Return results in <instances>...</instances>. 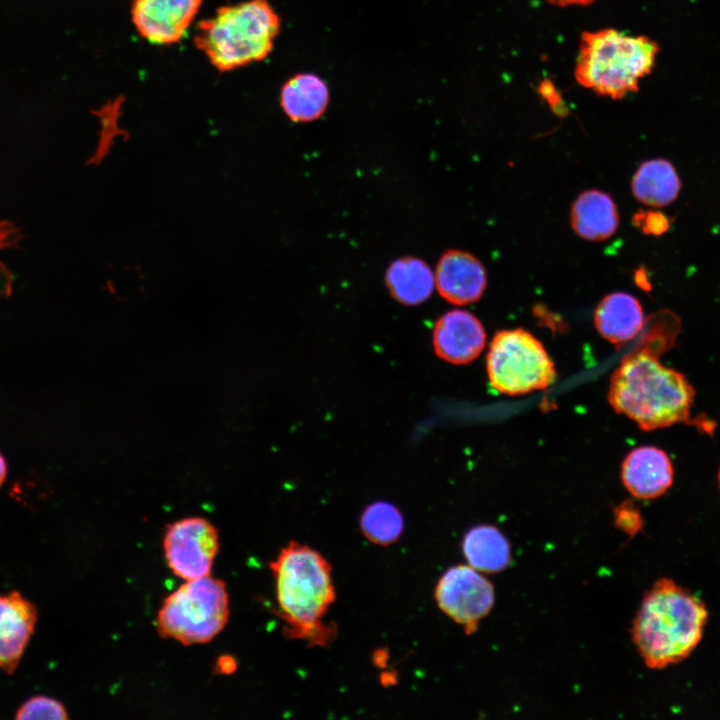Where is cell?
<instances>
[{"mask_svg": "<svg viewBox=\"0 0 720 720\" xmlns=\"http://www.w3.org/2000/svg\"><path fill=\"white\" fill-rule=\"evenodd\" d=\"M269 568L285 635L310 646H328L337 632L335 623L324 620L336 599L330 563L310 546L291 541Z\"/></svg>", "mask_w": 720, "mask_h": 720, "instance_id": "obj_1", "label": "cell"}, {"mask_svg": "<svg viewBox=\"0 0 720 720\" xmlns=\"http://www.w3.org/2000/svg\"><path fill=\"white\" fill-rule=\"evenodd\" d=\"M707 620V608L697 595L661 578L642 599L632 623V641L647 667L663 669L692 653Z\"/></svg>", "mask_w": 720, "mask_h": 720, "instance_id": "obj_2", "label": "cell"}, {"mask_svg": "<svg viewBox=\"0 0 720 720\" xmlns=\"http://www.w3.org/2000/svg\"><path fill=\"white\" fill-rule=\"evenodd\" d=\"M694 395L682 373L639 348L626 355L611 375L608 400L616 412L651 431L686 421Z\"/></svg>", "mask_w": 720, "mask_h": 720, "instance_id": "obj_3", "label": "cell"}, {"mask_svg": "<svg viewBox=\"0 0 720 720\" xmlns=\"http://www.w3.org/2000/svg\"><path fill=\"white\" fill-rule=\"evenodd\" d=\"M659 47L644 35L613 28L581 34L574 76L584 88L618 100L636 92L653 70Z\"/></svg>", "mask_w": 720, "mask_h": 720, "instance_id": "obj_4", "label": "cell"}, {"mask_svg": "<svg viewBox=\"0 0 720 720\" xmlns=\"http://www.w3.org/2000/svg\"><path fill=\"white\" fill-rule=\"evenodd\" d=\"M281 27L268 0H244L218 8L197 28L194 42L218 71L226 72L265 59Z\"/></svg>", "mask_w": 720, "mask_h": 720, "instance_id": "obj_5", "label": "cell"}, {"mask_svg": "<svg viewBox=\"0 0 720 720\" xmlns=\"http://www.w3.org/2000/svg\"><path fill=\"white\" fill-rule=\"evenodd\" d=\"M229 614L226 584L209 574L185 581L164 599L156 628L161 637L183 645L204 644L224 629Z\"/></svg>", "mask_w": 720, "mask_h": 720, "instance_id": "obj_6", "label": "cell"}, {"mask_svg": "<svg viewBox=\"0 0 720 720\" xmlns=\"http://www.w3.org/2000/svg\"><path fill=\"white\" fill-rule=\"evenodd\" d=\"M486 367L491 385L508 395L545 389L556 378L554 364L542 343L521 328L495 334Z\"/></svg>", "mask_w": 720, "mask_h": 720, "instance_id": "obj_7", "label": "cell"}, {"mask_svg": "<svg viewBox=\"0 0 720 720\" xmlns=\"http://www.w3.org/2000/svg\"><path fill=\"white\" fill-rule=\"evenodd\" d=\"M163 550L170 570L184 581L207 576L219 550L218 530L200 516L176 520L165 529Z\"/></svg>", "mask_w": 720, "mask_h": 720, "instance_id": "obj_8", "label": "cell"}, {"mask_svg": "<svg viewBox=\"0 0 720 720\" xmlns=\"http://www.w3.org/2000/svg\"><path fill=\"white\" fill-rule=\"evenodd\" d=\"M434 597L444 614L472 634L493 607L494 588L475 568L457 565L441 576Z\"/></svg>", "mask_w": 720, "mask_h": 720, "instance_id": "obj_9", "label": "cell"}, {"mask_svg": "<svg viewBox=\"0 0 720 720\" xmlns=\"http://www.w3.org/2000/svg\"><path fill=\"white\" fill-rule=\"evenodd\" d=\"M201 3L202 0H134L132 22L151 44H173L182 39Z\"/></svg>", "mask_w": 720, "mask_h": 720, "instance_id": "obj_10", "label": "cell"}, {"mask_svg": "<svg viewBox=\"0 0 720 720\" xmlns=\"http://www.w3.org/2000/svg\"><path fill=\"white\" fill-rule=\"evenodd\" d=\"M436 354L452 364H466L478 357L486 334L477 317L466 310L453 309L441 315L433 328Z\"/></svg>", "mask_w": 720, "mask_h": 720, "instance_id": "obj_11", "label": "cell"}, {"mask_svg": "<svg viewBox=\"0 0 720 720\" xmlns=\"http://www.w3.org/2000/svg\"><path fill=\"white\" fill-rule=\"evenodd\" d=\"M434 279L440 296L458 305L476 302L487 286L483 264L471 253L457 249L447 250L441 255Z\"/></svg>", "mask_w": 720, "mask_h": 720, "instance_id": "obj_12", "label": "cell"}, {"mask_svg": "<svg viewBox=\"0 0 720 720\" xmlns=\"http://www.w3.org/2000/svg\"><path fill=\"white\" fill-rule=\"evenodd\" d=\"M37 622L36 607L18 591L0 595V668L13 674Z\"/></svg>", "mask_w": 720, "mask_h": 720, "instance_id": "obj_13", "label": "cell"}, {"mask_svg": "<svg viewBox=\"0 0 720 720\" xmlns=\"http://www.w3.org/2000/svg\"><path fill=\"white\" fill-rule=\"evenodd\" d=\"M673 477L674 470L669 456L653 446L632 450L621 468L624 486L639 499H654L663 495L671 487Z\"/></svg>", "mask_w": 720, "mask_h": 720, "instance_id": "obj_14", "label": "cell"}, {"mask_svg": "<svg viewBox=\"0 0 720 720\" xmlns=\"http://www.w3.org/2000/svg\"><path fill=\"white\" fill-rule=\"evenodd\" d=\"M280 107L294 123H307L319 119L326 111L330 92L327 83L310 72L290 77L280 91Z\"/></svg>", "mask_w": 720, "mask_h": 720, "instance_id": "obj_15", "label": "cell"}, {"mask_svg": "<svg viewBox=\"0 0 720 720\" xmlns=\"http://www.w3.org/2000/svg\"><path fill=\"white\" fill-rule=\"evenodd\" d=\"M644 321L640 302L625 292L606 295L594 314L598 332L613 344H623L633 339L642 330Z\"/></svg>", "mask_w": 720, "mask_h": 720, "instance_id": "obj_16", "label": "cell"}, {"mask_svg": "<svg viewBox=\"0 0 720 720\" xmlns=\"http://www.w3.org/2000/svg\"><path fill=\"white\" fill-rule=\"evenodd\" d=\"M575 233L583 239L601 241L609 238L619 224V214L613 199L600 190L582 192L570 211Z\"/></svg>", "mask_w": 720, "mask_h": 720, "instance_id": "obj_17", "label": "cell"}, {"mask_svg": "<svg viewBox=\"0 0 720 720\" xmlns=\"http://www.w3.org/2000/svg\"><path fill=\"white\" fill-rule=\"evenodd\" d=\"M384 281L390 296L406 306L423 303L435 287L434 272L430 266L414 256L394 260L386 270Z\"/></svg>", "mask_w": 720, "mask_h": 720, "instance_id": "obj_18", "label": "cell"}, {"mask_svg": "<svg viewBox=\"0 0 720 720\" xmlns=\"http://www.w3.org/2000/svg\"><path fill=\"white\" fill-rule=\"evenodd\" d=\"M631 188L634 197L646 205L663 207L679 194L681 182L675 167L665 159L643 162L635 172Z\"/></svg>", "mask_w": 720, "mask_h": 720, "instance_id": "obj_19", "label": "cell"}, {"mask_svg": "<svg viewBox=\"0 0 720 720\" xmlns=\"http://www.w3.org/2000/svg\"><path fill=\"white\" fill-rule=\"evenodd\" d=\"M462 550L468 564L481 572L502 571L511 561L508 540L498 528L490 525L470 529L464 536Z\"/></svg>", "mask_w": 720, "mask_h": 720, "instance_id": "obj_20", "label": "cell"}, {"mask_svg": "<svg viewBox=\"0 0 720 720\" xmlns=\"http://www.w3.org/2000/svg\"><path fill=\"white\" fill-rule=\"evenodd\" d=\"M360 530L371 543L388 546L402 535L404 518L394 504L377 501L364 509L360 517Z\"/></svg>", "mask_w": 720, "mask_h": 720, "instance_id": "obj_21", "label": "cell"}, {"mask_svg": "<svg viewBox=\"0 0 720 720\" xmlns=\"http://www.w3.org/2000/svg\"><path fill=\"white\" fill-rule=\"evenodd\" d=\"M680 320L676 314L669 310H661L652 314L644 321L642 330L643 344L639 348L658 356L667 346H670L679 331Z\"/></svg>", "mask_w": 720, "mask_h": 720, "instance_id": "obj_22", "label": "cell"}, {"mask_svg": "<svg viewBox=\"0 0 720 720\" xmlns=\"http://www.w3.org/2000/svg\"><path fill=\"white\" fill-rule=\"evenodd\" d=\"M120 108L121 102L116 100L97 111L96 115L101 122V132L98 145L88 161L89 164L99 165L109 154L116 139L126 134L120 129L118 123Z\"/></svg>", "mask_w": 720, "mask_h": 720, "instance_id": "obj_23", "label": "cell"}, {"mask_svg": "<svg viewBox=\"0 0 720 720\" xmlns=\"http://www.w3.org/2000/svg\"><path fill=\"white\" fill-rule=\"evenodd\" d=\"M15 719H68L64 705L56 699L46 696H35L23 703L15 714Z\"/></svg>", "mask_w": 720, "mask_h": 720, "instance_id": "obj_24", "label": "cell"}, {"mask_svg": "<svg viewBox=\"0 0 720 720\" xmlns=\"http://www.w3.org/2000/svg\"><path fill=\"white\" fill-rule=\"evenodd\" d=\"M633 224L648 235H661L670 225L669 219L662 212L652 210H639L634 214Z\"/></svg>", "mask_w": 720, "mask_h": 720, "instance_id": "obj_25", "label": "cell"}, {"mask_svg": "<svg viewBox=\"0 0 720 720\" xmlns=\"http://www.w3.org/2000/svg\"><path fill=\"white\" fill-rule=\"evenodd\" d=\"M614 519L617 528L628 535H635L643 526L641 513L631 501H625L614 509Z\"/></svg>", "mask_w": 720, "mask_h": 720, "instance_id": "obj_26", "label": "cell"}, {"mask_svg": "<svg viewBox=\"0 0 720 720\" xmlns=\"http://www.w3.org/2000/svg\"><path fill=\"white\" fill-rule=\"evenodd\" d=\"M539 94L546 100L552 110L561 115L565 110L562 98L550 80H543L538 86Z\"/></svg>", "mask_w": 720, "mask_h": 720, "instance_id": "obj_27", "label": "cell"}, {"mask_svg": "<svg viewBox=\"0 0 720 720\" xmlns=\"http://www.w3.org/2000/svg\"><path fill=\"white\" fill-rule=\"evenodd\" d=\"M238 663L236 659L231 655H222L216 660L215 668L216 672L224 675H229L237 670Z\"/></svg>", "mask_w": 720, "mask_h": 720, "instance_id": "obj_28", "label": "cell"}, {"mask_svg": "<svg viewBox=\"0 0 720 720\" xmlns=\"http://www.w3.org/2000/svg\"><path fill=\"white\" fill-rule=\"evenodd\" d=\"M551 5L557 7H569V6H586L591 4L594 0H545Z\"/></svg>", "mask_w": 720, "mask_h": 720, "instance_id": "obj_29", "label": "cell"}, {"mask_svg": "<svg viewBox=\"0 0 720 720\" xmlns=\"http://www.w3.org/2000/svg\"><path fill=\"white\" fill-rule=\"evenodd\" d=\"M635 281L643 289L648 290L650 287L647 274H646L645 270L642 268L636 272Z\"/></svg>", "mask_w": 720, "mask_h": 720, "instance_id": "obj_30", "label": "cell"}, {"mask_svg": "<svg viewBox=\"0 0 720 720\" xmlns=\"http://www.w3.org/2000/svg\"><path fill=\"white\" fill-rule=\"evenodd\" d=\"M7 474V465L3 455L0 453V486L3 484Z\"/></svg>", "mask_w": 720, "mask_h": 720, "instance_id": "obj_31", "label": "cell"}, {"mask_svg": "<svg viewBox=\"0 0 720 720\" xmlns=\"http://www.w3.org/2000/svg\"><path fill=\"white\" fill-rule=\"evenodd\" d=\"M718 480H719V487H720V471H719V475H718Z\"/></svg>", "mask_w": 720, "mask_h": 720, "instance_id": "obj_32", "label": "cell"}]
</instances>
